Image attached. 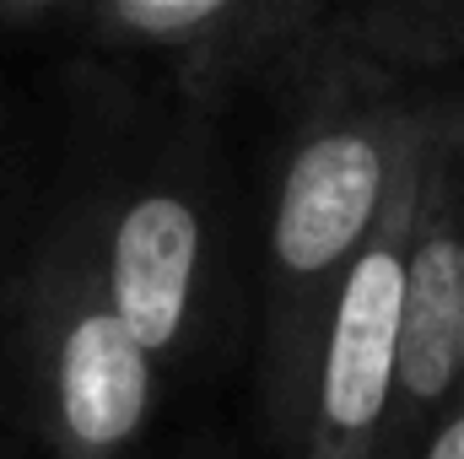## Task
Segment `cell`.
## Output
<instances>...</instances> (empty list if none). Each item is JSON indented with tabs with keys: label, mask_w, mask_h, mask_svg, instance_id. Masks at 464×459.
<instances>
[{
	"label": "cell",
	"mask_w": 464,
	"mask_h": 459,
	"mask_svg": "<svg viewBox=\"0 0 464 459\" xmlns=\"http://www.w3.org/2000/svg\"><path fill=\"white\" fill-rule=\"evenodd\" d=\"M103 292L157 362L184 356L206 287V211L184 184H140L87 222Z\"/></svg>",
	"instance_id": "obj_5"
},
{
	"label": "cell",
	"mask_w": 464,
	"mask_h": 459,
	"mask_svg": "<svg viewBox=\"0 0 464 459\" xmlns=\"http://www.w3.org/2000/svg\"><path fill=\"white\" fill-rule=\"evenodd\" d=\"M27 351L60 459H119L157 405V356L114 314L87 222L65 228L27 281Z\"/></svg>",
	"instance_id": "obj_2"
},
{
	"label": "cell",
	"mask_w": 464,
	"mask_h": 459,
	"mask_svg": "<svg viewBox=\"0 0 464 459\" xmlns=\"http://www.w3.org/2000/svg\"><path fill=\"white\" fill-rule=\"evenodd\" d=\"M341 0H92L98 33L119 49L162 54L189 82H222L303 38Z\"/></svg>",
	"instance_id": "obj_6"
},
{
	"label": "cell",
	"mask_w": 464,
	"mask_h": 459,
	"mask_svg": "<svg viewBox=\"0 0 464 459\" xmlns=\"http://www.w3.org/2000/svg\"><path fill=\"white\" fill-rule=\"evenodd\" d=\"M464 384V98H427L405 232L400 378L378 459H411Z\"/></svg>",
	"instance_id": "obj_4"
},
{
	"label": "cell",
	"mask_w": 464,
	"mask_h": 459,
	"mask_svg": "<svg viewBox=\"0 0 464 459\" xmlns=\"http://www.w3.org/2000/svg\"><path fill=\"white\" fill-rule=\"evenodd\" d=\"M286 135L270 228H265V319H259V395L281 449H292L308 395V367L330 298L367 243L394 190L421 98L389 76V60L356 38L335 44Z\"/></svg>",
	"instance_id": "obj_1"
},
{
	"label": "cell",
	"mask_w": 464,
	"mask_h": 459,
	"mask_svg": "<svg viewBox=\"0 0 464 459\" xmlns=\"http://www.w3.org/2000/svg\"><path fill=\"white\" fill-rule=\"evenodd\" d=\"M411 459H464V384L449 395V405L432 416V427L421 433V444Z\"/></svg>",
	"instance_id": "obj_8"
},
{
	"label": "cell",
	"mask_w": 464,
	"mask_h": 459,
	"mask_svg": "<svg viewBox=\"0 0 464 459\" xmlns=\"http://www.w3.org/2000/svg\"><path fill=\"white\" fill-rule=\"evenodd\" d=\"M351 5V38L378 60L432 65L464 54V0H341Z\"/></svg>",
	"instance_id": "obj_7"
},
{
	"label": "cell",
	"mask_w": 464,
	"mask_h": 459,
	"mask_svg": "<svg viewBox=\"0 0 464 459\" xmlns=\"http://www.w3.org/2000/svg\"><path fill=\"white\" fill-rule=\"evenodd\" d=\"M416 162H421V114L400 157L394 190L383 200V217L372 222L367 243L356 249V259L346 265L330 298L319 351L308 367L303 422L286 459H378L389 405H394V378H400L405 232H411V200H416Z\"/></svg>",
	"instance_id": "obj_3"
},
{
	"label": "cell",
	"mask_w": 464,
	"mask_h": 459,
	"mask_svg": "<svg viewBox=\"0 0 464 459\" xmlns=\"http://www.w3.org/2000/svg\"><path fill=\"white\" fill-rule=\"evenodd\" d=\"M54 5H92V0H0V16H38Z\"/></svg>",
	"instance_id": "obj_9"
}]
</instances>
